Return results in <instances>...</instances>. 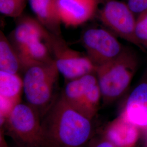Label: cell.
Masks as SVG:
<instances>
[{"mask_svg": "<svg viewBox=\"0 0 147 147\" xmlns=\"http://www.w3.org/2000/svg\"><path fill=\"white\" fill-rule=\"evenodd\" d=\"M88 118L60 94L41 119L46 147H85L92 134Z\"/></svg>", "mask_w": 147, "mask_h": 147, "instance_id": "1", "label": "cell"}, {"mask_svg": "<svg viewBox=\"0 0 147 147\" xmlns=\"http://www.w3.org/2000/svg\"><path fill=\"white\" fill-rule=\"evenodd\" d=\"M138 64L136 55L125 49L118 57L95 67V73L104 103L117 100L126 92Z\"/></svg>", "mask_w": 147, "mask_h": 147, "instance_id": "2", "label": "cell"}, {"mask_svg": "<svg viewBox=\"0 0 147 147\" xmlns=\"http://www.w3.org/2000/svg\"><path fill=\"white\" fill-rule=\"evenodd\" d=\"M23 74V91L27 104L42 119L57 98L55 92L59 73L54 62L33 65Z\"/></svg>", "mask_w": 147, "mask_h": 147, "instance_id": "3", "label": "cell"}, {"mask_svg": "<svg viewBox=\"0 0 147 147\" xmlns=\"http://www.w3.org/2000/svg\"><path fill=\"white\" fill-rule=\"evenodd\" d=\"M4 121L7 134L17 147H46L41 118L28 104L16 105Z\"/></svg>", "mask_w": 147, "mask_h": 147, "instance_id": "4", "label": "cell"}, {"mask_svg": "<svg viewBox=\"0 0 147 147\" xmlns=\"http://www.w3.org/2000/svg\"><path fill=\"white\" fill-rule=\"evenodd\" d=\"M61 95L69 105L90 120L96 113L102 99L95 73L69 81Z\"/></svg>", "mask_w": 147, "mask_h": 147, "instance_id": "5", "label": "cell"}, {"mask_svg": "<svg viewBox=\"0 0 147 147\" xmlns=\"http://www.w3.org/2000/svg\"><path fill=\"white\" fill-rule=\"evenodd\" d=\"M47 44L59 73L67 81L95 73V65L87 55L69 47L61 35L50 33Z\"/></svg>", "mask_w": 147, "mask_h": 147, "instance_id": "6", "label": "cell"}, {"mask_svg": "<svg viewBox=\"0 0 147 147\" xmlns=\"http://www.w3.org/2000/svg\"><path fill=\"white\" fill-rule=\"evenodd\" d=\"M81 42L95 67L118 57L125 50L115 34L100 27H91L84 30Z\"/></svg>", "mask_w": 147, "mask_h": 147, "instance_id": "7", "label": "cell"}, {"mask_svg": "<svg viewBox=\"0 0 147 147\" xmlns=\"http://www.w3.org/2000/svg\"><path fill=\"white\" fill-rule=\"evenodd\" d=\"M98 17L113 34L143 49L135 34L136 18L127 3L109 0L99 11Z\"/></svg>", "mask_w": 147, "mask_h": 147, "instance_id": "8", "label": "cell"}, {"mask_svg": "<svg viewBox=\"0 0 147 147\" xmlns=\"http://www.w3.org/2000/svg\"><path fill=\"white\" fill-rule=\"evenodd\" d=\"M50 33L36 18L22 14L8 38L19 53L38 42L47 40Z\"/></svg>", "mask_w": 147, "mask_h": 147, "instance_id": "9", "label": "cell"}, {"mask_svg": "<svg viewBox=\"0 0 147 147\" xmlns=\"http://www.w3.org/2000/svg\"><path fill=\"white\" fill-rule=\"evenodd\" d=\"M99 0H57L62 24L67 27L81 26L95 16Z\"/></svg>", "mask_w": 147, "mask_h": 147, "instance_id": "10", "label": "cell"}, {"mask_svg": "<svg viewBox=\"0 0 147 147\" xmlns=\"http://www.w3.org/2000/svg\"><path fill=\"white\" fill-rule=\"evenodd\" d=\"M123 113L138 127H147V70L127 96Z\"/></svg>", "mask_w": 147, "mask_h": 147, "instance_id": "11", "label": "cell"}, {"mask_svg": "<svg viewBox=\"0 0 147 147\" xmlns=\"http://www.w3.org/2000/svg\"><path fill=\"white\" fill-rule=\"evenodd\" d=\"M22 90L23 81L20 75L0 71L1 112L3 118L20 103Z\"/></svg>", "mask_w": 147, "mask_h": 147, "instance_id": "12", "label": "cell"}, {"mask_svg": "<svg viewBox=\"0 0 147 147\" xmlns=\"http://www.w3.org/2000/svg\"><path fill=\"white\" fill-rule=\"evenodd\" d=\"M139 137L138 127L123 112L107 130V138L116 147H133Z\"/></svg>", "mask_w": 147, "mask_h": 147, "instance_id": "13", "label": "cell"}, {"mask_svg": "<svg viewBox=\"0 0 147 147\" xmlns=\"http://www.w3.org/2000/svg\"><path fill=\"white\" fill-rule=\"evenodd\" d=\"M30 8L36 18L47 31L61 35V21L57 0H28Z\"/></svg>", "mask_w": 147, "mask_h": 147, "instance_id": "14", "label": "cell"}, {"mask_svg": "<svg viewBox=\"0 0 147 147\" xmlns=\"http://www.w3.org/2000/svg\"><path fill=\"white\" fill-rule=\"evenodd\" d=\"M0 71L8 73H23L21 60L8 37L0 32Z\"/></svg>", "mask_w": 147, "mask_h": 147, "instance_id": "15", "label": "cell"}, {"mask_svg": "<svg viewBox=\"0 0 147 147\" xmlns=\"http://www.w3.org/2000/svg\"><path fill=\"white\" fill-rule=\"evenodd\" d=\"M27 0H0V12L4 16L18 18L22 14Z\"/></svg>", "mask_w": 147, "mask_h": 147, "instance_id": "16", "label": "cell"}, {"mask_svg": "<svg viewBox=\"0 0 147 147\" xmlns=\"http://www.w3.org/2000/svg\"><path fill=\"white\" fill-rule=\"evenodd\" d=\"M135 34L140 45L147 48V11L137 16Z\"/></svg>", "mask_w": 147, "mask_h": 147, "instance_id": "17", "label": "cell"}, {"mask_svg": "<svg viewBox=\"0 0 147 147\" xmlns=\"http://www.w3.org/2000/svg\"><path fill=\"white\" fill-rule=\"evenodd\" d=\"M126 3L135 15L147 11V0H127Z\"/></svg>", "mask_w": 147, "mask_h": 147, "instance_id": "18", "label": "cell"}, {"mask_svg": "<svg viewBox=\"0 0 147 147\" xmlns=\"http://www.w3.org/2000/svg\"><path fill=\"white\" fill-rule=\"evenodd\" d=\"M92 147H116L114 144L107 139H104L100 140L99 141L95 143Z\"/></svg>", "mask_w": 147, "mask_h": 147, "instance_id": "19", "label": "cell"}]
</instances>
